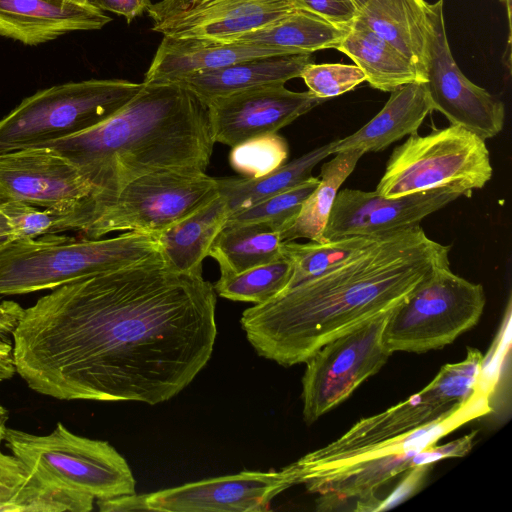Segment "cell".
<instances>
[{
  "mask_svg": "<svg viewBox=\"0 0 512 512\" xmlns=\"http://www.w3.org/2000/svg\"><path fill=\"white\" fill-rule=\"evenodd\" d=\"M485 304L481 284L441 267L392 311L384 344L391 353L441 349L479 322Z\"/></svg>",
  "mask_w": 512,
  "mask_h": 512,
  "instance_id": "30bf717a",
  "label": "cell"
},
{
  "mask_svg": "<svg viewBox=\"0 0 512 512\" xmlns=\"http://www.w3.org/2000/svg\"><path fill=\"white\" fill-rule=\"evenodd\" d=\"M502 3L504 4L505 6V9H506V14H507V20H508V29H509V32H508V44L510 46V43H511V10H512V0H501Z\"/></svg>",
  "mask_w": 512,
  "mask_h": 512,
  "instance_id": "f6af8a7d",
  "label": "cell"
},
{
  "mask_svg": "<svg viewBox=\"0 0 512 512\" xmlns=\"http://www.w3.org/2000/svg\"><path fill=\"white\" fill-rule=\"evenodd\" d=\"M386 234L349 236L324 243L283 242L282 254L292 264L291 278L283 292L373 248Z\"/></svg>",
  "mask_w": 512,
  "mask_h": 512,
  "instance_id": "f546056e",
  "label": "cell"
},
{
  "mask_svg": "<svg viewBox=\"0 0 512 512\" xmlns=\"http://www.w3.org/2000/svg\"><path fill=\"white\" fill-rule=\"evenodd\" d=\"M393 310L332 339L308 358L302 378L307 424L344 402L387 362L392 353L384 344L383 332Z\"/></svg>",
  "mask_w": 512,
  "mask_h": 512,
  "instance_id": "7c38bea8",
  "label": "cell"
},
{
  "mask_svg": "<svg viewBox=\"0 0 512 512\" xmlns=\"http://www.w3.org/2000/svg\"><path fill=\"white\" fill-rule=\"evenodd\" d=\"M9 502L13 512H88L93 509L94 497L44 482L28 473Z\"/></svg>",
  "mask_w": 512,
  "mask_h": 512,
  "instance_id": "1f68e13d",
  "label": "cell"
},
{
  "mask_svg": "<svg viewBox=\"0 0 512 512\" xmlns=\"http://www.w3.org/2000/svg\"><path fill=\"white\" fill-rule=\"evenodd\" d=\"M27 476V469L15 456L0 450V498L10 497Z\"/></svg>",
  "mask_w": 512,
  "mask_h": 512,
  "instance_id": "74e56055",
  "label": "cell"
},
{
  "mask_svg": "<svg viewBox=\"0 0 512 512\" xmlns=\"http://www.w3.org/2000/svg\"><path fill=\"white\" fill-rule=\"evenodd\" d=\"M4 442L28 473L44 482L96 500L136 493L132 470L113 446L74 434L60 422L47 435L7 427Z\"/></svg>",
  "mask_w": 512,
  "mask_h": 512,
  "instance_id": "9c48e42d",
  "label": "cell"
},
{
  "mask_svg": "<svg viewBox=\"0 0 512 512\" xmlns=\"http://www.w3.org/2000/svg\"><path fill=\"white\" fill-rule=\"evenodd\" d=\"M324 99L284 84L256 87L206 103L213 139L231 148L250 138L277 133Z\"/></svg>",
  "mask_w": 512,
  "mask_h": 512,
  "instance_id": "e0dca14e",
  "label": "cell"
},
{
  "mask_svg": "<svg viewBox=\"0 0 512 512\" xmlns=\"http://www.w3.org/2000/svg\"><path fill=\"white\" fill-rule=\"evenodd\" d=\"M291 485L283 469L242 471L181 486L127 495L126 511L159 512H263Z\"/></svg>",
  "mask_w": 512,
  "mask_h": 512,
  "instance_id": "5bb4252c",
  "label": "cell"
},
{
  "mask_svg": "<svg viewBox=\"0 0 512 512\" xmlns=\"http://www.w3.org/2000/svg\"><path fill=\"white\" fill-rule=\"evenodd\" d=\"M335 155L322 165L319 183L303 202L294 222L280 233L283 242L301 238L318 243L325 242L323 233L339 188L364 154L358 150H350Z\"/></svg>",
  "mask_w": 512,
  "mask_h": 512,
  "instance_id": "f1b7e54d",
  "label": "cell"
},
{
  "mask_svg": "<svg viewBox=\"0 0 512 512\" xmlns=\"http://www.w3.org/2000/svg\"><path fill=\"white\" fill-rule=\"evenodd\" d=\"M229 211L218 195L205 206L157 234L160 256L177 272H202V262L225 225Z\"/></svg>",
  "mask_w": 512,
  "mask_h": 512,
  "instance_id": "cb8c5ba5",
  "label": "cell"
},
{
  "mask_svg": "<svg viewBox=\"0 0 512 512\" xmlns=\"http://www.w3.org/2000/svg\"><path fill=\"white\" fill-rule=\"evenodd\" d=\"M332 142L317 147L259 178H216L229 215L291 189L312 177V170L331 155Z\"/></svg>",
  "mask_w": 512,
  "mask_h": 512,
  "instance_id": "83f0119b",
  "label": "cell"
},
{
  "mask_svg": "<svg viewBox=\"0 0 512 512\" xmlns=\"http://www.w3.org/2000/svg\"><path fill=\"white\" fill-rule=\"evenodd\" d=\"M318 183L319 178L312 176L291 189L230 214L226 222H265L281 233L294 222L303 202Z\"/></svg>",
  "mask_w": 512,
  "mask_h": 512,
  "instance_id": "836d02e7",
  "label": "cell"
},
{
  "mask_svg": "<svg viewBox=\"0 0 512 512\" xmlns=\"http://www.w3.org/2000/svg\"><path fill=\"white\" fill-rule=\"evenodd\" d=\"M358 12L364 8L369 0H352Z\"/></svg>",
  "mask_w": 512,
  "mask_h": 512,
  "instance_id": "bcb514c9",
  "label": "cell"
},
{
  "mask_svg": "<svg viewBox=\"0 0 512 512\" xmlns=\"http://www.w3.org/2000/svg\"><path fill=\"white\" fill-rule=\"evenodd\" d=\"M425 82L402 85L391 91L383 108L351 135L332 141L331 154L358 150L379 152L405 136L417 133L432 111Z\"/></svg>",
  "mask_w": 512,
  "mask_h": 512,
  "instance_id": "44dd1931",
  "label": "cell"
},
{
  "mask_svg": "<svg viewBox=\"0 0 512 512\" xmlns=\"http://www.w3.org/2000/svg\"><path fill=\"white\" fill-rule=\"evenodd\" d=\"M86 3L103 12L124 16L127 23L142 15L152 4L151 0H86Z\"/></svg>",
  "mask_w": 512,
  "mask_h": 512,
  "instance_id": "ab89813d",
  "label": "cell"
},
{
  "mask_svg": "<svg viewBox=\"0 0 512 512\" xmlns=\"http://www.w3.org/2000/svg\"><path fill=\"white\" fill-rule=\"evenodd\" d=\"M219 195L205 172L159 171L128 182L82 233L97 239L120 230L159 233Z\"/></svg>",
  "mask_w": 512,
  "mask_h": 512,
  "instance_id": "8fae6325",
  "label": "cell"
},
{
  "mask_svg": "<svg viewBox=\"0 0 512 512\" xmlns=\"http://www.w3.org/2000/svg\"><path fill=\"white\" fill-rule=\"evenodd\" d=\"M462 195L439 188L398 198L375 191L343 189L336 195L323 237L325 242L357 235H379L419 225L428 215Z\"/></svg>",
  "mask_w": 512,
  "mask_h": 512,
  "instance_id": "ac0fdd59",
  "label": "cell"
},
{
  "mask_svg": "<svg viewBox=\"0 0 512 512\" xmlns=\"http://www.w3.org/2000/svg\"><path fill=\"white\" fill-rule=\"evenodd\" d=\"M291 54L269 46L236 41L163 36L145 84L179 82L187 76L257 57Z\"/></svg>",
  "mask_w": 512,
  "mask_h": 512,
  "instance_id": "ffe728a7",
  "label": "cell"
},
{
  "mask_svg": "<svg viewBox=\"0 0 512 512\" xmlns=\"http://www.w3.org/2000/svg\"><path fill=\"white\" fill-rule=\"evenodd\" d=\"M428 19L425 85L432 109L442 113L451 125L483 140L495 137L504 126L503 102L474 84L458 67L446 34L443 0L428 3Z\"/></svg>",
  "mask_w": 512,
  "mask_h": 512,
  "instance_id": "4fadbf2b",
  "label": "cell"
},
{
  "mask_svg": "<svg viewBox=\"0 0 512 512\" xmlns=\"http://www.w3.org/2000/svg\"><path fill=\"white\" fill-rule=\"evenodd\" d=\"M337 50L365 74L369 85L391 92L414 82H425L413 64L392 44L355 19Z\"/></svg>",
  "mask_w": 512,
  "mask_h": 512,
  "instance_id": "d4e9b609",
  "label": "cell"
},
{
  "mask_svg": "<svg viewBox=\"0 0 512 512\" xmlns=\"http://www.w3.org/2000/svg\"><path fill=\"white\" fill-rule=\"evenodd\" d=\"M300 77L308 91L321 99L339 96L366 81L365 74L355 64L313 62L307 64Z\"/></svg>",
  "mask_w": 512,
  "mask_h": 512,
  "instance_id": "e575fe53",
  "label": "cell"
},
{
  "mask_svg": "<svg viewBox=\"0 0 512 512\" xmlns=\"http://www.w3.org/2000/svg\"><path fill=\"white\" fill-rule=\"evenodd\" d=\"M493 168L485 140L460 126L418 133L397 146L375 192L398 198L439 188L470 197L491 179Z\"/></svg>",
  "mask_w": 512,
  "mask_h": 512,
  "instance_id": "ba28073f",
  "label": "cell"
},
{
  "mask_svg": "<svg viewBox=\"0 0 512 512\" xmlns=\"http://www.w3.org/2000/svg\"><path fill=\"white\" fill-rule=\"evenodd\" d=\"M158 233L129 231L106 239L57 234L11 242L0 252V295L52 290L159 254Z\"/></svg>",
  "mask_w": 512,
  "mask_h": 512,
  "instance_id": "8992f818",
  "label": "cell"
},
{
  "mask_svg": "<svg viewBox=\"0 0 512 512\" xmlns=\"http://www.w3.org/2000/svg\"><path fill=\"white\" fill-rule=\"evenodd\" d=\"M311 62L312 53L257 57L192 74L179 83L206 104L244 90L285 84L300 77L304 67Z\"/></svg>",
  "mask_w": 512,
  "mask_h": 512,
  "instance_id": "7402d4cb",
  "label": "cell"
},
{
  "mask_svg": "<svg viewBox=\"0 0 512 512\" xmlns=\"http://www.w3.org/2000/svg\"><path fill=\"white\" fill-rule=\"evenodd\" d=\"M483 361L479 350L469 349L465 359L442 366L426 387L406 401L361 419L338 439L285 466L291 486L446 418L480 385Z\"/></svg>",
  "mask_w": 512,
  "mask_h": 512,
  "instance_id": "5b68a950",
  "label": "cell"
},
{
  "mask_svg": "<svg viewBox=\"0 0 512 512\" xmlns=\"http://www.w3.org/2000/svg\"><path fill=\"white\" fill-rule=\"evenodd\" d=\"M431 465L432 464H422L410 469L406 479L400 483L399 487H397V489L390 496H388L385 500L379 499L376 511L394 507L406 499L414 491H416Z\"/></svg>",
  "mask_w": 512,
  "mask_h": 512,
  "instance_id": "f35d334b",
  "label": "cell"
},
{
  "mask_svg": "<svg viewBox=\"0 0 512 512\" xmlns=\"http://www.w3.org/2000/svg\"><path fill=\"white\" fill-rule=\"evenodd\" d=\"M16 373L13 344L11 340H0V383Z\"/></svg>",
  "mask_w": 512,
  "mask_h": 512,
  "instance_id": "b9f144b4",
  "label": "cell"
},
{
  "mask_svg": "<svg viewBox=\"0 0 512 512\" xmlns=\"http://www.w3.org/2000/svg\"><path fill=\"white\" fill-rule=\"evenodd\" d=\"M215 308L202 272L174 271L160 253L84 277L24 309L12 336L16 373L59 400L155 405L206 366Z\"/></svg>",
  "mask_w": 512,
  "mask_h": 512,
  "instance_id": "6da1fadb",
  "label": "cell"
},
{
  "mask_svg": "<svg viewBox=\"0 0 512 512\" xmlns=\"http://www.w3.org/2000/svg\"><path fill=\"white\" fill-rule=\"evenodd\" d=\"M15 240L58 233L59 214L27 203L5 200L3 205Z\"/></svg>",
  "mask_w": 512,
  "mask_h": 512,
  "instance_id": "d590c367",
  "label": "cell"
},
{
  "mask_svg": "<svg viewBox=\"0 0 512 512\" xmlns=\"http://www.w3.org/2000/svg\"><path fill=\"white\" fill-rule=\"evenodd\" d=\"M356 19L400 51L426 82L429 19L425 0H369Z\"/></svg>",
  "mask_w": 512,
  "mask_h": 512,
  "instance_id": "603a6c76",
  "label": "cell"
},
{
  "mask_svg": "<svg viewBox=\"0 0 512 512\" xmlns=\"http://www.w3.org/2000/svg\"><path fill=\"white\" fill-rule=\"evenodd\" d=\"M0 193L55 211L60 224L91 198L93 187L67 157L41 146L0 154Z\"/></svg>",
  "mask_w": 512,
  "mask_h": 512,
  "instance_id": "9a60e30c",
  "label": "cell"
},
{
  "mask_svg": "<svg viewBox=\"0 0 512 512\" xmlns=\"http://www.w3.org/2000/svg\"><path fill=\"white\" fill-rule=\"evenodd\" d=\"M280 232L265 222H226L214 239L208 256L221 276L243 272L283 257Z\"/></svg>",
  "mask_w": 512,
  "mask_h": 512,
  "instance_id": "484cf974",
  "label": "cell"
},
{
  "mask_svg": "<svg viewBox=\"0 0 512 512\" xmlns=\"http://www.w3.org/2000/svg\"><path fill=\"white\" fill-rule=\"evenodd\" d=\"M492 410L490 391L479 386L456 411L397 441L306 478L302 484L316 493L317 510H334L355 499V511H376V491L395 476L415 466L443 458L463 457L473 447L476 432L437 446L436 442L463 424Z\"/></svg>",
  "mask_w": 512,
  "mask_h": 512,
  "instance_id": "277c9868",
  "label": "cell"
},
{
  "mask_svg": "<svg viewBox=\"0 0 512 512\" xmlns=\"http://www.w3.org/2000/svg\"><path fill=\"white\" fill-rule=\"evenodd\" d=\"M294 10L290 0H161L147 12L163 36L230 42Z\"/></svg>",
  "mask_w": 512,
  "mask_h": 512,
  "instance_id": "2e32d148",
  "label": "cell"
},
{
  "mask_svg": "<svg viewBox=\"0 0 512 512\" xmlns=\"http://www.w3.org/2000/svg\"><path fill=\"white\" fill-rule=\"evenodd\" d=\"M292 264L284 256L243 272L221 276L213 285L219 296L241 302L262 304L275 298L286 288Z\"/></svg>",
  "mask_w": 512,
  "mask_h": 512,
  "instance_id": "4dcf8cb0",
  "label": "cell"
},
{
  "mask_svg": "<svg viewBox=\"0 0 512 512\" xmlns=\"http://www.w3.org/2000/svg\"><path fill=\"white\" fill-rule=\"evenodd\" d=\"M143 84L98 126L43 145L72 161L93 187L91 198L66 221V231L82 233L137 177L205 172L215 144L206 104L179 82Z\"/></svg>",
  "mask_w": 512,
  "mask_h": 512,
  "instance_id": "3957f363",
  "label": "cell"
},
{
  "mask_svg": "<svg viewBox=\"0 0 512 512\" xmlns=\"http://www.w3.org/2000/svg\"><path fill=\"white\" fill-rule=\"evenodd\" d=\"M111 20L76 0H0V35L29 46L70 32L99 30Z\"/></svg>",
  "mask_w": 512,
  "mask_h": 512,
  "instance_id": "d6986e66",
  "label": "cell"
},
{
  "mask_svg": "<svg viewBox=\"0 0 512 512\" xmlns=\"http://www.w3.org/2000/svg\"><path fill=\"white\" fill-rule=\"evenodd\" d=\"M24 308L13 300H3L0 295V340H10L17 328Z\"/></svg>",
  "mask_w": 512,
  "mask_h": 512,
  "instance_id": "60d3db41",
  "label": "cell"
},
{
  "mask_svg": "<svg viewBox=\"0 0 512 512\" xmlns=\"http://www.w3.org/2000/svg\"><path fill=\"white\" fill-rule=\"evenodd\" d=\"M289 146L278 133L250 138L232 147L231 167L245 178L263 177L286 163Z\"/></svg>",
  "mask_w": 512,
  "mask_h": 512,
  "instance_id": "d6a6232c",
  "label": "cell"
},
{
  "mask_svg": "<svg viewBox=\"0 0 512 512\" xmlns=\"http://www.w3.org/2000/svg\"><path fill=\"white\" fill-rule=\"evenodd\" d=\"M350 27L296 9L285 17L240 36L236 42L269 46L291 54L337 49Z\"/></svg>",
  "mask_w": 512,
  "mask_h": 512,
  "instance_id": "4316f807",
  "label": "cell"
},
{
  "mask_svg": "<svg viewBox=\"0 0 512 512\" xmlns=\"http://www.w3.org/2000/svg\"><path fill=\"white\" fill-rule=\"evenodd\" d=\"M143 85L122 79H90L39 90L0 120V154L40 147L98 126Z\"/></svg>",
  "mask_w": 512,
  "mask_h": 512,
  "instance_id": "52a82bcc",
  "label": "cell"
},
{
  "mask_svg": "<svg viewBox=\"0 0 512 512\" xmlns=\"http://www.w3.org/2000/svg\"><path fill=\"white\" fill-rule=\"evenodd\" d=\"M76 1H80V2H86V0H76Z\"/></svg>",
  "mask_w": 512,
  "mask_h": 512,
  "instance_id": "7dc6e473",
  "label": "cell"
},
{
  "mask_svg": "<svg viewBox=\"0 0 512 512\" xmlns=\"http://www.w3.org/2000/svg\"><path fill=\"white\" fill-rule=\"evenodd\" d=\"M296 9L318 15L336 25L350 27L358 16L352 0H290Z\"/></svg>",
  "mask_w": 512,
  "mask_h": 512,
  "instance_id": "8d00e7d4",
  "label": "cell"
},
{
  "mask_svg": "<svg viewBox=\"0 0 512 512\" xmlns=\"http://www.w3.org/2000/svg\"><path fill=\"white\" fill-rule=\"evenodd\" d=\"M5 200L7 199L0 193V252L15 241L13 230L2 208Z\"/></svg>",
  "mask_w": 512,
  "mask_h": 512,
  "instance_id": "7bdbcfd3",
  "label": "cell"
},
{
  "mask_svg": "<svg viewBox=\"0 0 512 512\" xmlns=\"http://www.w3.org/2000/svg\"><path fill=\"white\" fill-rule=\"evenodd\" d=\"M449 245L420 225L387 233L373 248L243 311L255 351L282 366L393 310L434 271L450 266Z\"/></svg>",
  "mask_w": 512,
  "mask_h": 512,
  "instance_id": "7a4b0ae2",
  "label": "cell"
},
{
  "mask_svg": "<svg viewBox=\"0 0 512 512\" xmlns=\"http://www.w3.org/2000/svg\"><path fill=\"white\" fill-rule=\"evenodd\" d=\"M9 419L8 410L0 404V443L4 441L5 433H6V423Z\"/></svg>",
  "mask_w": 512,
  "mask_h": 512,
  "instance_id": "ee69618b",
  "label": "cell"
}]
</instances>
